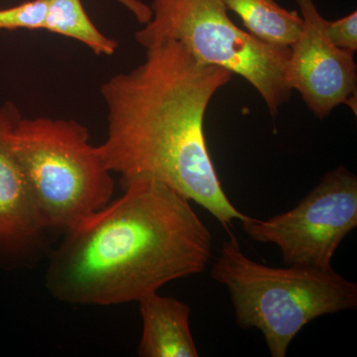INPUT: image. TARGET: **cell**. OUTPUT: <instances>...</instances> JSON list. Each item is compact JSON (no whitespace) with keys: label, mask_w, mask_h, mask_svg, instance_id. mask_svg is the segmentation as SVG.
Returning <instances> with one entry per match:
<instances>
[{"label":"cell","mask_w":357,"mask_h":357,"mask_svg":"<svg viewBox=\"0 0 357 357\" xmlns=\"http://www.w3.org/2000/svg\"><path fill=\"white\" fill-rule=\"evenodd\" d=\"M49 0H30L20 6L0 10V32L14 30H42Z\"/></svg>","instance_id":"12"},{"label":"cell","mask_w":357,"mask_h":357,"mask_svg":"<svg viewBox=\"0 0 357 357\" xmlns=\"http://www.w3.org/2000/svg\"><path fill=\"white\" fill-rule=\"evenodd\" d=\"M236 14L248 31L265 43L288 47L299 36L303 18L299 11L288 10L275 0H220Z\"/></svg>","instance_id":"10"},{"label":"cell","mask_w":357,"mask_h":357,"mask_svg":"<svg viewBox=\"0 0 357 357\" xmlns=\"http://www.w3.org/2000/svg\"><path fill=\"white\" fill-rule=\"evenodd\" d=\"M121 198L66 229L46 273L62 302H138L162 286L202 273L213 236L190 199L147 176L121 183Z\"/></svg>","instance_id":"2"},{"label":"cell","mask_w":357,"mask_h":357,"mask_svg":"<svg viewBox=\"0 0 357 357\" xmlns=\"http://www.w3.org/2000/svg\"><path fill=\"white\" fill-rule=\"evenodd\" d=\"M229 70L201 62L178 42L146 49L144 61L100 88L107 137L100 145L107 169L121 183L151 177L208 211L232 236L248 218L223 191L204 135V116Z\"/></svg>","instance_id":"1"},{"label":"cell","mask_w":357,"mask_h":357,"mask_svg":"<svg viewBox=\"0 0 357 357\" xmlns=\"http://www.w3.org/2000/svg\"><path fill=\"white\" fill-rule=\"evenodd\" d=\"M303 27L290 46L289 88L302 96L319 119L347 105L356 112L357 67L354 52L338 48L326 35V20L314 0H297Z\"/></svg>","instance_id":"7"},{"label":"cell","mask_w":357,"mask_h":357,"mask_svg":"<svg viewBox=\"0 0 357 357\" xmlns=\"http://www.w3.org/2000/svg\"><path fill=\"white\" fill-rule=\"evenodd\" d=\"M211 275L229 290L237 326L259 330L272 357H285L314 319L357 307V284L335 270L261 264L234 236L222 241Z\"/></svg>","instance_id":"3"},{"label":"cell","mask_w":357,"mask_h":357,"mask_svg":"<svg viewBox=\"0 0 357 357\" xmlns=\"http://www.w3.org/2000/svg\"><path fill=\"white\" fill-rule=\"evenodd\" d=\"M9 141L45 229H68L112 201V172L79 122L21 116Z\"/></svg>","instance_id":"4"},{"label":"cell","mask_w":357,"mask_h":357,"mask_svg":"<svg viewBox=\"0 0 357 357\" xmlns=\"http://www.w3.org/2000/svg\"><path fill=\"white\" fill-rule=\"evenodd\" d=\"M152 18L135 32L143 48L173 40L195 58L243 77L275 119L292 89L286 82L290 48L265 43L230 20L220 0H152Z\"/></svg>","instance_id":"5"},{"label":"cell","mask_w":357,"mask_h":357,"mask_svg":"<svg viewBox=\"0 0 357 357\" xmlns=\"http://www.w3.org/2000/svg\"><path fill=\"white\" fill-rule=\"evenodd\" d=\"M43 30L76 40L96 55H114L119 42L103 35L93 24L82 0H49Z\"/></svg>","instance_id":"11"},{"label":"cell","mask_w":357,"mask_h":357,"mask_svg":"<svg viewBox=\"0 0 357 357\" xmlns=\"http://www.w3.org/2000/svg\"><path fill=\"white\" fill-rule=\"evenodd\" d=\"M326 31L328 38L338 48L354 52L357 50V13L335 21L326 20Z\"/></svg>","instance_id":"13"},{"label":"cell","mask_w":357,"mask_h":357,"mask_svg":"<svg viewBox=\"0 0 357 357\" xmlns=\"http://www.w3.org/2000/svg\"><path fill=\"white\" fill-rule=\"evenodd\" d=\"M117 2L122 4L128 11H133L137 8L139 1L138 0H116Z\"/></svg>","instance_id":"14"},{"label":"cell","mask_w":357,"mask_h":357,"mask_svg":"<svg viewBox=\"0 0 357 357\" xmlns=\"http://www.w3.org/2000/svg\"><path fill=\"white\" fill-rule=\"evenodd\" d=\"M21 116L15 103L0 105V258L22 252L45 229L9 141Z\"/></svg>","instance_id":"8"},{"label":"cell","mask_w":357,"mask_h":357,"mask_svg":"<svg viewBox=\"0 0 357 357\" xmlns=\"http://www.w3.org/2000/svg\"><path fill=\"white\" fill-rule=\"evenodd\" d=\"M141 357H199L190 328L191 307L173 297L149 294L139 301Z\"/></svg>","instance_id":"9"},{"label":"cell","mask_w":357,"mask_h":357,"mask_svg":"<svg viewBox=\"0 0 357 357\" xmlns=\"http://www.w3.org/2000/svg\"><path fill=\"white\" fill-rule=\"evenodd\" d=\"M252 241L274 244L288 266L333 269V258L357 227V178L344 166L328 171L292 210L241 220Z\"/></svg>","instance_id":"6"}]
</instances>
